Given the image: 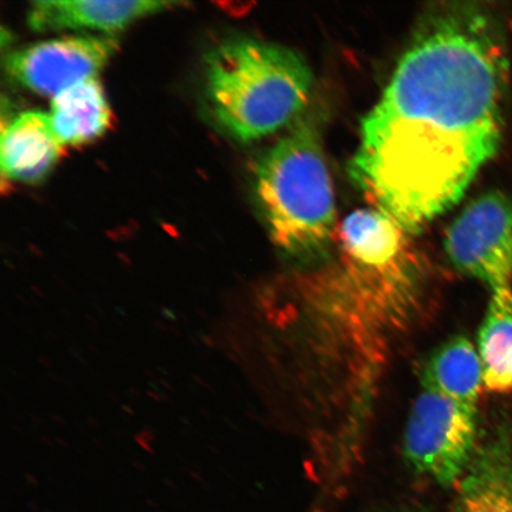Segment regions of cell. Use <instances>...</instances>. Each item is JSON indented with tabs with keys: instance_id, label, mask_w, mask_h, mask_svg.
<instances>
[{
	"instance_id": "cell-2",
	"label": "cell",
	"mask_w": 512,
	"mask_h": 512,
	"mask_svg": "<svg viewBox=\"0 0 512 512\" xmlns=\"http://www.w3.org/2000/svg\"><path fill=\"white\" fill-rule=\"evenodd\" d=\"M313 75L297 51L256 38H232L206 57L211 117L242 143L271 136L298 120Z\"/></svg>"
},
{
	"instance_id": "cell-1",
	"label": "cell",
	"mask_w": 512,
	"mask_h": 512,
	"mask_svg": "<svg viewBox=\"0 0 512 512\" xmlns=\"http://www.w3.org/2000/svg\"><path fill=\"white\" fill-rule=\"evenodd\" d=\"M507 86V54L488 12L431 10L363 119L352 179L408 234L420 233L495 157Z\"/></svg>"
},
{
	"instance_id": "cell-7",
	"label": "cell",
	"mask_w": 512,
	"mask_h": 512,
	"mask_svg": "<svg viewBox=\"0 0 512 512\" xmlns=\"http://www.w3.org/2000/svg\"><path fill=\"white\" fill-rule=\"evenodd\" d=\"M407 235L382 210L362 209L343 221L339 242L352 272L376 281H399L412 266Z\"/></svg>"
},
{
	"instance_id": "cell-3",
	"label": "cell",
	"mask_w": 512,
	"mask_h": 512,
	"mask_svg": "<svg viewBox=\"0 0 512 512\" xmlns=\"http://www.w3.org/2000/svg\"><path fill=\"white\" fill-rule=\"evenodd\" d=\"M255 190L277 247L300 259L325 251L335 233V194L319 132L310 120L298 119L259 159Z\"/></svg>"
},
{
	"instance_id": "cell-13",
	"label": "cell",
	"mask_w": 512,
	"mask_h": 512,
	"mask_svg": "<svg viewBox=\"0 0 512 512\" xmlns=\"http://www.w3.org/2000/svg\"><path fill=\"white\" fill-rule=\"evenodd\" d=\"M478 334L484 388L505 394L512 390V287L491 291Z\"/></svg>"
},
{
	"instance_id": "cell-10",
	"label": "cell",
	"mask_w": 512,
	"mask_h": 512,
	"mask_svg": "<svg viewBox=\"0 0 512 512\" xmlns=\"http://www.w3.org/2000/svg\"><path fill=\"white\" fill-rule=\"evenodd\" d=\"M62 145L49 114L28 111L3 128L0 164L11 181L37 183L46 178L61 156Z\"/></svg>"
},
{
	"instance_id": "cell-4",
	"label": "cell",
	"mask_w": 512,
	"mask_h": 512,
	"mask_svg": "<svg viewBox=\"0 0 512 512\" xmlns=\"http://www.w3.org/2000/svg\"><path fill=\"white\" fill-rule=\"evenodd\" d=\"M476 411L426 389L415 401L405 434V456L420 475L450 488L476 453Z\"/></svg>"
},
{
	"instance_id": "cell-6",
	"label": "cell",
	"mask_w": 512,
	"mask_h": 512,
	"mask_svg": "<svg viewBox=\"0 0 512 512\" xmlns=\"http://www.w3.org/2000/svg\"><path fill=\"white\" fill-rule=\"evenodd\" d=\"M117 48L111 36L57 38L14 51L6 57L5 68L19 85L55 98L95 78Z\"/></svg>"
},
{
	"instance_id": "cell-11",
	"label": "cell",
	"mask_w": 512,
	"mask_h": 512,
	"mask_svg": "<svg viewBox=\"0 0 512 512\" xmlns=\"http://www.w3.org/2000/svg\"><path fill=\"white\" fill-rule=\"evenodd\" d=\"M426 389L477 411L484 387L478 350L469 338L457 336L433 352L424 370Z\"/></svg>"
},
{
	"instance_id": "cell-9",
	"label": "cell",
	"mask_w": 512,
	"mask_h": 512,
	"mask_svg": "<svg viewBox=\"0 0 512 512\" xmlns=\"http://www.w3.org/2000/svg\"><path fill=\"white\" fill-rule=\"evenodd\" d=\"M453 512H512V437L501 432L478 448L457 484Z\"/></svg>"
},
{
	"instance_id": "cell-5",
	"label": "cell",
	"mask_w": 512,
	"mask_h": 512,
	"mask_svg": "<svg viewBox=\"0 0 512 512\" xmlns=\"http://www.w3.org/2000/svg\"><path fill=\"white\" fill-rule=\"evenodd\" d=\"M445 249L459 271L491 291L512 287V198L501 191L476 198L448 228Z\"/></svg>"
},
{
	"instance_id": "cell-12",
	"label": "cell",
	"mask_w": 512,
	"mask_h": 512,
	"mask_svg": "<svg viewBox=\"0 0 512 512\" xmlns=\"http://www.w3.org/2000/svg\"><path fill=\"white\" fill-rule=\"evenodd\" d=\"M51 126L61 145L91 143L111 124V108L95 78L82 81L51 101Z\"/></svg>"
},
{
	"instance_id": "cell-8",
	"label": "cell",
	"mask_w": 512,
	"mask_h": 512,
	"mask_svg": "<svg viewBox=\"0 0 512 512\" xmlns=\"http://www.w3.org/2000/svg\"><path fill=\"white\" fill-rule=\"evenodd\" d=\"M178 5L169 2H91V0H40L31 4L29 27L38 32L95 30L114 34L157 12Z\"/></svg>"
}]
</instances>
